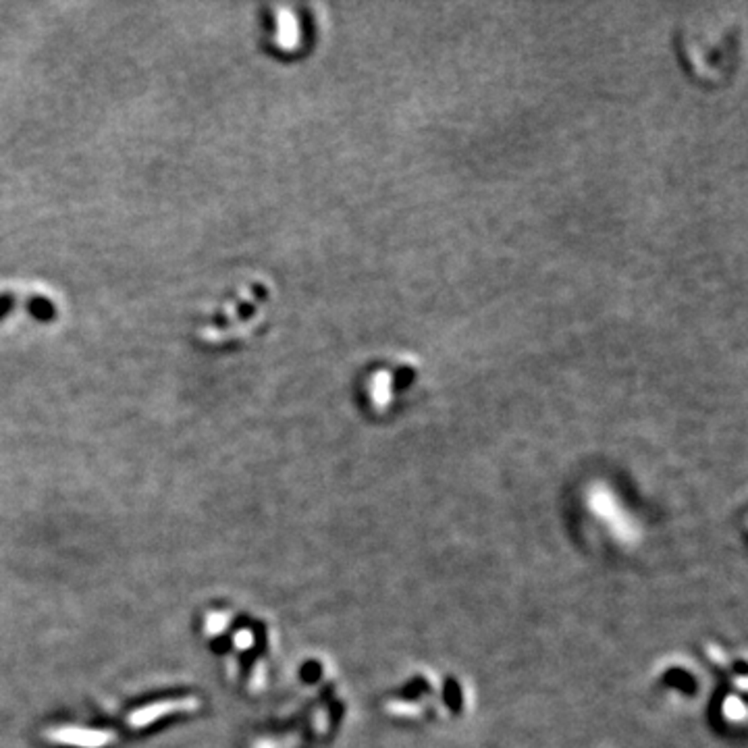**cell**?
Wrapping results in <instances>:
<instances>
[{
  "mask_svg": "<svg viewBox=\"0 0 748 748\" xmlns=\"http://www.w3.org/2000/svg\"><path fill=\"white\" fill-rule=\"evenodd\" d=\"M742 37V19L732 6H709L682 28L680 46L688 69L703 81L727 77Z\"/></svg>",
  "mask_w": 748,
  "mask_h": 748,
  "instance_id": "obj_1",
  "label": "cell"
}]
</instances>
